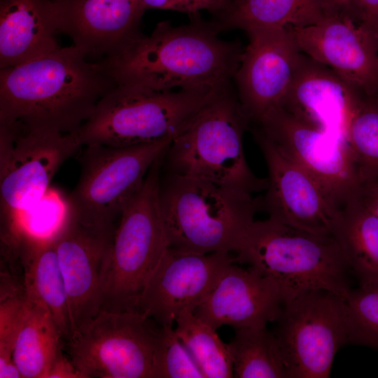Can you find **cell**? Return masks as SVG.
<instances>
[{
    "label": "cell",
    "instance_id": "cell-1",
    "mask_svg": "<svg viewBox=\"0 0 378 378\" xmlns=\"http://www.w3.org/2000/svg\"><path fill=\"white\" fill-rule=\"evenodd\" d=\"M117 85L74 46L0 69V125L76 133Z\"/></svg>",
    "mask_w": 378,
    "mask_h": 378
},
{
    "label": "cell",
    "instance_id": "cell-2",
    "mask_svg": "<svg viewBox=\"0 0 378 378\" xmlns=\"http://www.w3.org/2000/svg\"><path fill=\"white\" fill-rule=\"evenodd\" d=\"M193 17L180 26L160 22L149 36L142 34L99 63L117 83L155 91L230 83L244 48L219 38L210 22Z\"/></svg>",
    "mask_w": 378,
    "mask_h": 378
},
{
    "label": "cell",
    "instance_id": "cell-3",
    "mask_svg": "<svg viewBox=\"0 0 378 378\" xmlns=\"http://www.w3.org/2000/svg\"><path fill=\"white\" fill-rule=\"evenodd\" d=\"M159 195L169 247L182 252L236 253L261 210L260 197L170 173Z\"/></svg>",
    "mask_w": 378,
    "mask_h": 378
},
{
    "label": "cell",
    "instance_id": "cell-4",
    "mask_svg": "<svg viewBox=\"0 0 378 378\" xmlns=\"http://www.w3.org/2000/svg\"><path fill=\"white\" fill-rule=\"evenodd\" d=\"M236 254L237 262L277 285L284 304L312 290L344 297L351 288V272L333 235L314 234L268 217L255 220Z\"/></svg>",
    "mask_w": 378,
    "mask_h": 378
},
{
    "label": "cell",
    "instance_id": "cell-5",
    "mask_svg": "<svg viewBox=\"0 0 378 378\" xmlns=\"http://www.w3.org/2000/svg\"><path fill=\"white\" fill-rule=\"evenodd\" d=\"M249 126L231 83L224 86L172 139L163 157L167 173L253 195L265 190L267 178L254 174L244 151L243 135Z\"/></svg>",
    "mask_w": 378,
    "mask_h": 378
},
{
    "label": "cell",
    "instance_id": "cell-6",
    "mask_svg": "<svg viewBox=\"0 0 378 378\" xmlns=\"http://www.w3.org/2000/svg\"><path fill=\"white\" fill-rule=\"evenodd\" d=\"M225 85L155 91L117 83L78 131L83 146H129L174 138Z\"/></svg>",
    "mask_w": 378,
    "mask_h": 378
},
{
    "label": "cell",
    "instance_id": "cell-7",
    "mask_svg": "<svg viewBox=\"0 0 378 378\" xmlns=\"http://www.w3.org/2000/svg\"><path fill=\"white\" fill-rule=\"evenodd\" d=\"M162 154L122 210L108 255L102 309L136 311L139 298L169 248L160 202Z\"/></svg>",
    "mask_w": 378,
    "mask_h": 378
},
{
    "label": "cell",
    "instance_id": "cell-8",
    "mask_svg": "<svg viewBox=\"0 0 378 378\" xmlns=\"http://www.w3.org/2000/svg\"><path fill=\"white\" fill-rule=\"evenodd\" d=\"M173 139L129 146H83L78 180L66 196L69 216L87 226L114 230L122 210Z\"/></svg>",
    "mask_w": 378,
    "mask_h": 378
},
{
    "label": "cell",
    "instance_id": "cell-9",
    "mask_svg": "<svg viewBox=\"0 0 378 378\" xmlns=\"http://www.w3.org/2000/svg\"><path fill=\"white\" fill-rule=\"evenodd\" d=\"M161 326L138 311L101 309L65 342L83 378H155Z\"/></svg>",
    "mask_w": 378,
    "mask_h": 378
},
{
    "label": "cell",
    "instance_id": "cell-10",
    "mask_svg": "<svg viewBox=\"0 0 378 378\" xmlns=\"http://www.w3.org/2000/svg\"><path fill=\"white\" fill-rule=\"evenodd\" d=\"M81 146L78 132L0 125L1 231L20 226L22 215L43 197L59 167Z\"/></svg>",
    "mask_w": 378,
    "mask_h": 378
},
{
    "label": "cell",
    "instance_id": "cell-11",
    "mask_svg": "<svg viewBox=\"0 0 378 378\" xmlns=\"http://www.w3.org/2000/svg\"><path fill=\"white\" fill-rule=\"evenodd\" d=\"M274 332L287 378H327L338 350L348 342L344 297L316 289L286 302Z\"/></svg>",
    "mask_w": 378,
    "mask_h": 378
},
{
    "label": "cell",
    "instance_id": "cell-12",
    "mask_svg": "<svg viewBox=\"0 0 378 378\" xmlns=\"http://www.w3.org/2000/svg\"><path fill=\"white\" fill-rule=\"evenodd\" d=\"M251 125L309 172L339 211L355 196L358 180L347 143L302 122L281 107Z\"/></svg>",
    "mask_w": 378,
    "mask_h": 378
},
{
    "label": "cell",
    "instance_id": "cell-13",
    "mask_svg": "<svg viewBox=\"0 0 378 378\" xmlns=\"http://www.w3.org/2000/svg\"><path fill=\"white\" fill-rule=\"evenodd\" d=\"M249 129L265 159L268 176L261 209L281 223L332 235L340 211L319 183L283 153L258 127Z\"/></svg>",
    "mask_w": 378,
    "mask_h": 378
},
{
    "label": "cell",
    "instance_id": "cell-14",
    "mask_svg": "<svg viewBox=\"0 0 378 378\" xmlns=\"http://www.w3.org/2000/svg\"><path fill=\"white\" fill-rule=\"evenodd\" d=\"M246 33L248 43L233 80L251 125L280 106L302 53L291 27L257 29Z\"/></svg>",
    "mask_w": 378,
    "mask_h": 378
},
{
    "label": "cell",
    "instance_id": "cell-15",
    "mask_svg": "<svg viewBox=\"0 0 378 378\" xmlns=\"http://www.w3.org/2000/svg\"><path fill=\"white\" fill-rule=\"evenodd\" d=\"M235 262L229 252L200 254L169 247L148 279L136 311L160 326H172L183 311L195 310Z\"/></svg>",
    "mask_w": 378,
    "mask_h": 378
},
{
    "label": "cell",
    "instance_id": "cell-16",
    "mask_svg": "<svg viewBox=\"0 0 378 378\" xmlns=\"http://www.w3.org/2000/svg\"><path fill=\"white\" fill-rule=\"evenodd\" d=\"M114 231L85 225L68 214L51 236L68 295L73 332L102 309Z\"/></svg>",
    "mask_w": 378,
    "mask_h": 378
},
{
    "label": "cell",
    "instance_id": "cell-17",
    "mask_svg": "<svg viewBox=\"0 0 378 378\" xmlns=\"http://www.w3.org/2000/svg\"><path fill=\"white\" fill-rule=\"evenodd\" d=\"M291 29L302 53L363 94L378 92V42L354 20L330 13L314 24Z\"/></svg>",
    "mask_w": 378,
    "mask_h": 378
},
{
    "label": "cell",
    "instance_id": "cell-18",
    "mask_svg": "<svg viewBox=\"0 0 378 378\" xmlns=\"http://www.w3.org/2000/svg\"><path fill=\"white\" fill-rule=\"evenodd\" d=\"M60 32L88 59H109L143 34L141 0H59Z\"/></svg>",
    "mask_w": 378,
    "mask_h": 378
},
{
    "label": "cell",
    "instance_id": "cell-19",
    "mask_svg": "<svg viewBox=\"0 0 378 378\" xmlns=\"http://www.w3.org/2000/svg\"><path fill=\"white\" fill-rule=\"evenodd\" d=\"M363 92L303 53L279 107L313 127L349 144V130Z\"/></svg>",
    "mask_w": 378,
    "mask_h": 378
},
{
    "label": "cell",
    "instance_id": "cell-20",
    "mask_svg": "<svg viewBox=\"0 0 378 378\" xmlns=\"http://www.w3.org/2000/svg\"><path fill=\"white\" fill-rule=\"evenodd\" d=\"M284 302L277 285L255 270L227 267L194 314L214 329L266 327L276 321Z\"/></svg>",
    "mask_w": 378,
    "mask_h": 378
},
{
    "label": "cell",
    "instance_id": "cell-21",
    "mask_svg": "<svg viewBox=\"0 0 378 378\" xmlns=\"http://www.w3.org/2000/svg\"><path fill=\"white\" fill-rule=\"evenodd\" d=\"M57 4L51 0L0 1V69L59 48Z\"/></svg>",
    "mask_w": 378,
    "mask_h": 378
},
{
    "label": "cell",
    "instance_id": "cell-22",
    "mask_svg": "<svg viewBox=\"0 0 378 378\" xmlns=\"http://www.w3.org/2000/svg\"><path fill=\"white\" fill-rule=\"evenodd\" d=\"M16 246L24 267L26 296L49 310L64 342L67 341L73 334L68 295L52 237L22 227Z\"/></svg>",
    "mask_w": 378,
    "mask_h": 378
},
{
    "label": "cell",
    "instance_id": "cell-23",
    "mask_svg": "<svg viewBox=\"0 0 378 378\" xmlns=\"http://www.w3.org/2000/svg\"><path fill=\"white\" fill-rule=\"evenodd\" d=\"M324 0H230L210 22L218 33L240 29L303 27L330 14Z\"/></svg>",
    "mask_w": 378,
    "mask_h": 378
},
{
    "label": "cell",
    "instance_id": "cell-24",
    "mask_svg": "<svg viewBox=\"0 0 378 378\" xmlns=\"http://www.w3.org/2000/svg\"><path fill=\"white\" fill-rule=\"evenodd\" d=\"M332 235L359 284L378 281V217L355 195L340 210Z\"/></svg>",
    "mask_w": 378,
    "mask_h": 378
},
{
    "label": "cell",
    "instance_id": "cell-25",
    "mask_svg": "<svg viewBox=\"0 0 378 378\" xmlns=\"http://www.w3.org/2000/svg\"><path fill=\"white\" fill-rule=\"evenodd\" d=\"M64 342L49 310L39 301L26 296L25 309L12 358L22 378H46Z\"/></svg>",
    "mask_w": 378,
    "mask_h": 378
},
{
    "label": "cell",
    "instance_id": "cell-26",
    "mask_svg": "<svg viewBox=\"0 0 378 378\" xmlns=\"http://www.w3.org/2000/svg\"><path fill=\"white\" fill-rule=\"evenodd\" d=\"M227 345L237 378H287L277 337L267 327L236 329Z\"/></svg>",
    "mask_w": 378,
    "mask_h": 378
},
{
    "label": "cell",
    "instance_id": "cell-27",
    "mask_svg": "<svg viewBox=\"0 0 378 378\" xmlns=\"http://www.w3.org/2000/svg\"><path fill=\"white\" fill-rule=\"evenodd\" d=\"M176 323V332L197 362L205 378L234 377L227 345L219 338L216 329L190 310L181 313Z\"/></svg>",
    "mask_w": 378,
    "mask_h": 378
},
{
    "label": "cell",
    "instance_id": "cell-28",
    "mask_svg": "<svg viewBox=\"0 0 378 378\" xmlns=\"http://www.w3.org/2000/svg\"><path fill=\"white\" fill-rule=\"evenodd\" d=\"M358 183L378 176V92L363 94L349 130Z\"/></svg>",
    "mask_w": 378,
    "mask_h": 378
},
{
    "label": "cell",
    "instance_id": "cell-29",
    "mask_svg": "<svg viewBox=\"0 0 378 378\" xmlns=\"http://www.w3.org/2000/svg\"><path fill=\"white\" fill-rule=\"evenodd\" d=\"M344 299L348 342L378 351V281L351 288Z\"/></svg>",
    "mask_w": 378,
    "mask_h": 378
},
{
    "label": "cell",
    "instance_id": "cell-30",
    "mask_svg": "<svg viewBox=\"0 0 378 378\" xmlns=\"http://www.w3.org/2000/svg\"><path fill=\"white\" fill-rule=\"evenodd\" d=\"M155 378H205L197 362L172 326H161Z\"/></svg>",
    "mask_w": 378,
    "mask_h": 378
},
{
    "label": "cell",
    "instance_id": "cell-31",
    "mask_svg": "<svg viewBox=\"0 0 378 378\" xmlns=\"http://www.w3.org/2000/svg\"><path fill=\"white\" fill-rule=\"evenodd\" d=\"M26 297L0 300V366L13 361L14 343L23 318Z\"/></svg>",
    "mask_w": 378,
    "mask_h": 378
},
{
    "label": "cell",
    "instance_id": "cell-32",
    "mask_svg": "<svg viewBox=\"0 0 378 378\" xmlns=\"http://www.w3.org/2000/svg\"><path fill=\"white\" fill-rule=\"evenodd\" d=\"M146 10L160 9L197 15L202 10L218 13L230 0H141Z\"/></svg>",
    "mask_w": 378,
    "mask_h": 378
},
{
    "label": "cell",
    "instance_id": "cell-33",
    "mask_svg": "<svg viewBox=\"0 0 378 378\" xmlns=\"http://www.w3.org/2000/svg\"><path fill=\"white\" fill-rule=\"evenodd\" d=\"M356 22L378 42V0H356Z\"/></svg>",
    "mask_w": 378,
    "mask_h": 378
},
{
    "label": "cell",
    "instance_id": "cell-34",
    "mask_svg": "<svg viewBox=\"0 0 378 378\" xmlns=\"http://www.w3.org/2000/svg\"><path fill=\"white\" fill-rule=\"evenodd\" d=\"M46 378H83V376L62 348L52 361Z\"/></svg>",
    "mask_w": 378,
    "mask_h": 378
},
{
    "label": "cell",
    "instance_id": "cell-35",
    "mask_svg": "<svg viewBox=\"0 0 378 378\" xmlns=\"http://www.w3.org/2000/svg\"><path fill=\"white\" fill-rule=\"evenodd\" d=\"M356 196L378 217V176L359 183Z\"/></svg>",
    "mask_w": 378,
    "mask_h": 378
},
{
    "label": "cell",
    "instance_id": "cell-36",
    "mask_svg": "<svg viewBox=\"0 0 378 378\" xmlns=\"http://www.w3.org/2000/svg\"><path fill=\"white\" fill-rule=\"evenodd\" d=\"M330 13L351 19L356 23V0H324Z\"/></svg>",
    "mask_w": 378,
    "mask_h": 378
},
{
    "label": "cell",
    "instance_id": "cell-37",
    "mask_svg": "<svg viewBox=\"0 0 378 378\" xmlns=\"http://www.w3.org/2000/svg\"><path fill=\"white\" fill-rule=\"evenodd\" d=\"M0 378H22L14 361L0 366Z\"/></svg>",
    "mask_w": 378,
    "mask_h": 378
},
{
    "label": "cell",
    "instance_id": "cell-38",
    "mask_svg": "<svg viewBox=\"0 0 378 378\" xmlns=\"http://www.w3.org/2000/svg\"><path fill=\"white\" fill-rule=\"evenodd\" d=\"M51 1L55 2V1H59V0H51Z\"/></svg>",
    "mask_w": 378,
    "mask_h": 378
}]
</instances>
